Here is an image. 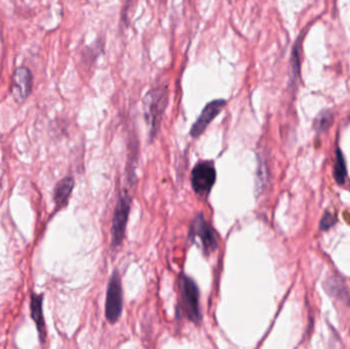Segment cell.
<instances>
[{
	"instance_id": "cell-9",
	"label": "cell",
	"mask_w": 350,
	"mask_h": 349,
	"mask_svg": "<svg viewBox=\"0 0 350 349\" xmlns=\"http://www.w3.org/2000/svg\"><path fill=\"white\" fill-rule=\"evenodd\" d=\"M42 298L43 295H37L32 293L31 294V316L33 321L36 324L37 330L39 332V337L41 339V342H45V324L43 319V312H42Z\"/></svg>"
},
{
	"instance_id": "cell-5",
	"label": "cell",
	"mask_w": 350,
	"mask_h": 349,
	"mask_svg": "<svg viewBox=\"0 0 350 349\" xmlns=\"http://www.w3.org/2000/svg\"><path fill=\"white\" fill-rule=\"evenodd\" d=\"M216 181V170L212 162H199L192 172V186L196 194L207 196Z\"/></svg>"
},
{
	"instance_id": "cell-6",
	"label": "cell",
	"mask_w": 350,
	"mask_h": 349,
	"mask_svg": "<svg viewBox=\"0 0 350 349\" xmlns=\"http://www.w3.org/2000/svg\"><path fill=\"white\" fill-rule=\"evenodd\" d=\"M191 236L200 240L201 246L206 254L213 252L218 245L215 230L209 225L202 214H199L191 227Z\"/></svg>"
},
{
	"instance_id": "cell-3",
	"label": "cell",
	"mask_w": 350,
	"mask_h": 349,
	"mask_svg": "<svg viewBox=\"0 0 350 349\" xmlns=\"http://www.w3.org/2000/svg\"><path fill=\"white\" fill-rule=\"evenodd\" d=\"M123 308V291L122 283L119 272L115 271L109 281L107 301H106V317L109 323L115 324L119 320Z\"/></svg>"
},
{
	"instance_id": "cell-8",
	"label": "cell",
	"mask_w": 350,
	"mask_h": 349,
	"mask_svg": "<svg viewBox=\"0 0 350 349\" xmlns=\"http://www.w3.org/2000/svg\"><path fill=\"white\" fill-rule=\"evenodd\" d=\"M32 85L33 78L30 70L26 67H20L16 69L12 78L11 85V92L14 99L19 103H23L30 95L32 91Z\"/></svg>"
},
{
	"instance_id": "cell-13",
	"label": "cell",
	"mask_w": 350,
	"mask_h": 349,
	"mask_svg": "<svg viewBox=\"0 0 350 349\" xmlns=\"http://www.w3.org/2000/svg\"><path fill=\"white\" fill-rule=\"evenodd\" d=\"M336 223V219L335 217L330 214V213H326L321 221V229L323 230H327L329 228H331L334 224Z\"/></svg>"
},
{
	"instance_id": "cell-2",
	"label": "cell",
	"mask_w": 350,
	"mask_h": 349,
	"mask_svg": "<svg viewBox=\"0 0 350 349\" xmlns=\"http://www.w3.org/2000/svg\"><path fill=\"white\" fill-rule=\"evenodd\" d=\"M131 199L127 194H122L118 202H117L116 209L113 216L112 228H111V240L112 246L118 247L122 244L125 238L126 224L130 212Z\"/></svg>"
},
{
	"instance_id": "cell-1",
	"label": "cell",
	"mask_w": 350,
	"mask_h": 349,
	"mask_svg": "<svg viewBox=\"0 0 350 349\" xmlns=\"http://www.w3.org/2000/svg\"><path fill=\"white\" fill-rule=\"evenodd\" d=\"M169 90L166 85H159L150 89L143 98L146 121L150 127V136L153 138L160 129L165 110L168 104Z\"/></svg>"
},
{
	"instance_id": "cell-11",
	"label": "cell",
	"mask_w": 350,
	"mask_h": 349,
	"mask_svg": "<svg viewBox=\"0 0 350 349\" xmlns=\"http://www.w3.org/2000/svg\"><path fill=\"white\" fill-rule=\"evenodd\" d=\"M346 164H345V160L344 157L342 155V153L340 152V150L337 151L336 154V164L334 167V177L336 182L339 185H343L345 182V178H346Z\"/></svg>"
},
{
	"instance_id": "cell-7",
	"label": "cell",
	"mask_w": 350,
	"mask_h": 349,
	"mask_svg": "<svg viewBox=\"0 0 350 349\" xmlns=\"http://www.w3.org/2000/svg\"><path fill=\"white\" fill-rule=\"evenodd\" d=\"M225 104H226V100L223 98L214 99L208 102L202 110L197 121L192 126L191 131H190L191 136L194 138L201 136L206 130V128L208 127V125L221 113Z\"/></svg>"
},
{
	"instance_id": "cell-10",
	"label": "cell",
	"mask_w": 350,
	"mask_h": 349,
	"mask_svg": "<svg viewBox=\"0 0 350 349\" xmlns=\"http://www.w3.org/2000/svg\"><path fill=\"white\" fill-rule=\"evenodd\" d=\"M74 188V180L72 178H66L64 180H62L60 183H57V185L54 188V202L56 204L57 207H62L64 206L72 191Z\"/></svg>"
},
{
	"instance_id": "cell-12",
	"label": "cell",
	"mask_w": 350,
	"mask_h": 349,
	"mask_svg": "<svg viewBox=\"0 0 350 349\" xmlns=\"http://www.w3.org/2000/svg\"><path fill=\"white\" fill-rule=\"evenodd\" d=\"M333 119H334V116L330 111H323L321 112L318 117L314 120V129L318 132H323L325 130H327L333 123Z\"/></svg>"
},
{
	"instance_id": "cell-4",
	"label": "cell",
	"mask_w": 350,
	"mask_h": 349,
	"mask_svg": "<svg viewBox=\"0 0 350 349\" xmlns=\"http://www.w3.org/2000/svg\"><path fill=\"white\" fill-rule=\"evenodd\" d=\"M181 292L183 297V307L187 317L194 323L201 322L200 293L199 288L193 278L183 274L181 276Z\"/></svg>"
}]
</instances>
